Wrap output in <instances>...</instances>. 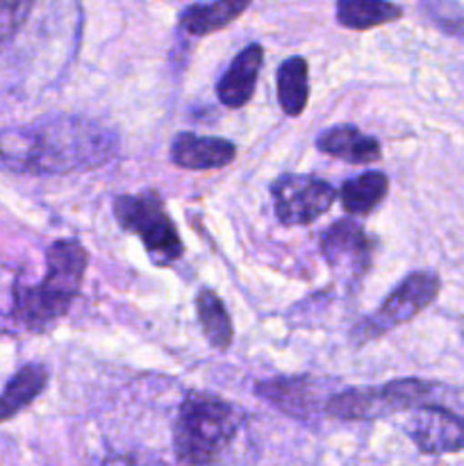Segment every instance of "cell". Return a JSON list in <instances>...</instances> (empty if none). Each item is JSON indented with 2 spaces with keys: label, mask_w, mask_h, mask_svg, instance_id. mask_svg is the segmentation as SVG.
Listing matches in <instances>:
<instances>
[{
  "label": "cell",
  "mask_w": 464,
  "mask_h": 466,
  "mask_svg": "<svg viewBox=\"0 0 464 466\" xmlns=\"http://www.w3.org/2000/svg\"><path fill=\"white\" fill-rule=\"evenodd\" d=\"M408 432L421 453L441 455L464 449V417L441 405H419L409 419Z\"/></svg>",
  "instance_id": "obj_9"
},
{
  "label": "cell",
  "mask_w": 464,
  "mask_h": 466,
  "mask_svg": "<svg viewBox=\"0 0 464 466\" xmlns=\"http://www.w3.org/2000/svg\"><path fill=\"white\" fill-rule=\"evenodd\" d=\"M241 417L227 400L209 391H189L173 428V449L187 466H214L232 444Z\"/></svg>",
  "instance_id": "obj_3"
},
{
  "label": "cell",
  "mask_w": 464,
  "mask_h": 466,
  "mask_svg": "<svg viewBox=\"0 0 464 466\" xmlns=\"http://www.w3.org/2000/svg\"><path fill=\"white\" fill-rule=\"evenodd\" d=\"M89 255L76 239H59L45 253V278L16 291V314L30 330H45L68 312L85 280Z\"/></svg>",
  "instance_id": "obj_2"
},
{
  "label": "cell",
  "mask_w": 464,
  "mask_h": 466,
  "mask_svg": "<svg viewBox=\"0 0 464 466\" xmlns=\"http://www.w3.org/2000/svg\"><path fill=\"white\" fill-rule=\"evenodd\" d=\"M253 0H217V3L191 5L182 12L180 27L189 35L205 36L223 30L248 9Z\"/></svg>",
  "instance_id": "obj_14"
},
{
  "label": "cell",
  "mask_w": 464,
  "mask_h": 466,
  "mask_svg": "<svg viewBox=\"0 0 464 466\" xmlns=\"http://www.w3.org/2000/svg\"><path fill=\"white\" fill-rule=\"evenodd\" d=\"M112 466H144V464L135 462V460H127V458H118V460H116V462H114Z\"/></svg>",
  "instance_id": "obj_22"
},
{
  "label": "cell",
  "mask_w": 464,
  "mask_h": 466,
  "mask_svg": "<svg viewBox=\"0 0 464 466\" xmlns=\"http://www.w3.org/2000/svg\"><path fill=\"white\" fill-rule=\"evenodd\" d=\"M435 385L419 378L387 382L382 387H362V390H346L335 394L326 403L328 417L341 421H364V419L387 417L400 410L426 405L432 396Z\"/></svg>",
  "instance_id": "obj_5"
},
{
  "label": "cell",
  "mask_w": 464,
  "mask_h": 466,
  "mask_svg": "<svg viewBox=\"0 0 464 466\" xmlns=\"http://www.w3.org/2000/svg\"><path fill=\"white\" fill-rule=\"evenodd\" d=\"M35 0H0V48L23 25Z\"/></svg>",
  "instance_id": "obj_20"
},
{
  "label": "cell",
  "mask_w": 464,
  "mask_h": 466,
  "mask_svg": "<svg viewBox=\"0 0 464 466\" xmlns=\"http://www.w3.org/2000/svg\"><path fill=\"white\" fill-rule=\"evenodd\" d=\"M114 217L123 230L139 237L153 264L168 267L182 258V239L157 191L148 189L136 196H116Z\"/></svg>",
  "instance_id": "obj_4"
},
{
  "label": "cell",
  "mask_w": 464,
  "mask_h": 466,
  "mask_svg": "<svg viewBox=\"0 0 464 466\" xmlns=\"http://www.w3.org/2000/svg\"><path fill=\"white\" fill-rule=\"evenodd\" d=\"M116 137L85 118H48L0 132V168L30 176H50L107 162Z\"/></svg>",
  "instance_id": "obj_1"
},
{
  "label": "cell",
  "mask_w": 464,
  "mask_h": 466,
  "mask_svg": "<svg viewBox=\"0 0 464 466\" xmlns=\"http://www.w3.org/2000/svg\"><path fill=\"white\" fill-rule=\"evenodd\" d=\"M273 203L282 226H309L335 203V189L314 176H282L273 182Z\"/></svg>",
  "instance_id": "obj_8"
},
{
  "label": "cell",
  "mask_w": 464,
  "mask_h": 466,
  "mask_svg": "<svg viewBox=\"0 0 464 466\" xmlns=\"http://www.w3.org/2000/svg\"><path fill=\"white\" fill-rule=\"evenodd\" d=\"M371 239L353 218L337 221L323 232L321 255L337 280L346 287L362 282L371 267Z\"/></svg>",
  "instance_id": "obj_7"
},
{
  "label": "cell",
  "mask_w": 464,
  "mask_h": 466,
  "mask_svg": "<svg viewBox=\"0 0 464 466\" xmlns=\"http://www.w3.org/2000/svg\"><path fill=\"white\" fill-rule=\"evenodd\" d=\"M317 146L321 153L337 159H344L348 164H371L378 162L382 155L380 141L362 135L353 126L328 127V130H323L318 135Z\"/></svg>",
  "instance_id": "obj_12"
},
{
  "label": "cell",
  "mask_w": 464,
  "mask_h": 466,
  "mask_svg": "<svg viewBox=\"0 0 464 466\" xmlns=\"http://www.w3.org/2000/svg\"><path fill=\"white\" fill-rule=\"evenodd\" d=\"M237 157V146L223 137H200L180 132L171 144V162L187 171H212Z\"/></svg>",
  "instance_id": "obj_10"
},
{
  "label": "cell",
  "mask_w": 464,
  "mask_h": 466,
  "mask_svg": "<svg viewBox=\"0 0 464 466\" xmlns=\"http://www.w3.org/2000/svg\"><path fill=\"white\" fill-rule=\"evenodd\" d=\"M426 7L430 12V16L435 18L437 25H441L449 32L462 30V12H459V7L455 3H450V0H430Z\"/></svg>",
  "instance_id": "obj_21"
},
{
  "label": "cell",
  "mask_w": 464,
  "mask_h": 466,
  "mask_svg": "<svg viewBox=\"0 0 464 466\" xmlns=\"http://www.w3.org/2000/svg\"><path fill=\"white\" fill-rule=\"evenodd\" d=\"M387 191H389V180H387L385 173H362V176L341 185V208L346 209V214H353V217H367L385 200Z\"/></svg>",
  "instance_id": "obj_16"
},
{
  "label": "cell",
  "mask_w": 464,
  "mask_h": 466,
  "mask_svg": "<svg viewBox=\"0 0 464 466\" xmlns=\"http://www.w3.org/2000/svg\"><path fill=\"white\" fill-rule=\"evenodd\" d=\"M45 382H48V371L41 364H27V367H23L7 382L3 394H0V423L12 419L23 408H27L44 391Z\"/></svg>",
  "instance_id": "obj_17"
},
{
  "label": "cell",
  "mask_w": 464,
  "mask_h": 466,
  "mask_svg": "<svg viewBox=\"0 0 464 466\" xmlns=\"http://www.w3.org/2000/svg\"><path fill=\"white\" fill-rule=\"evenodd\" d=\"M439 278L432 271L409 273L382 303V308L368 319H364L353 330V337L359 341H368L373 337L385 335L387 330L396 326H403L409 319L432 305V300L439 296Z\"/></svg>",
  "instance_id": "obj_6"
},
{
  "label": "cell",
  "mask_w": 464,
  "mask_h": 466,
  "mask_svg": "<svg viewBox=\"0 0 464 466\" xmlns=\"http://www.w3.org/2000/svg\"><path fill=\"white\" fill-rule=\"evenodd\" d=\"M264 50L259 44H250L232 59L227 71L218 80L217 94L226 107L239 109L253 98L255 85H257L259 68H262Z\"/></svg>",
  "instance_id": "obj_11"
},
{
  "label": "cell",
  "mask_w": 464,
  "mask_h": 466,
  "mask_svg": "<svg viewBox=\"0 0 464 466\" xmlns=\"http://www.w3.org/2000/svg\"><path fill=\"white\" fill-rule=\"evenodd\" d=\"M400 16L403 9L389 0H337V23L346 30H371Z\"/></svg>",
  "instance_id": "obj_15"
},
{
  "label": "cell",
  "mask_w": 464,
  "mask_h": 466,
  "mask_svg": "<svg viewBox=\"0 0 464 466\" xmlns=\"http://www.w3.org/2000/svg\"><path fill=\"white\" fill-rule=\"evenodd\" d=\"M257 396L276 405L280 412L296 419H308L312 412V380L305 376L276 378L255 387Z\"/></svg>",
  "instance_id": "obj_13"
},
{
  "label": "cell",
  "mask_w": 464,
  "mask_h": 466,
  "mask_svg": "<svg viewBox=\"0 0 464 466\" xmlns=\"http://www.w3.org/2000/svg\"><path fill=\"white\" fill-rule=\"evenodd\" d=\"M196 312H198V321L209 344L218 350H226L232 344L235 330H232L230 314H227L226 305L218 299L217 291L200 289L196 296Z\"/></svg>",
  "instance_id": "obj_19"
},
{
  "label": "cell",
  "mask_w": 464,
  "mask_h": 466,
  "mask_svg": "<svg viewBox=\"0 0 464 466\" xmlns=\"http://www.w3.org/2000/svg\"><path fill=\"white\" fill-rule=\"evenodd\" d=\"M277 98L287 116H300L309 100L308 62L303 57H289L277 68Z\"/></svg>",
  "instance_id": "obj_18"
}]
</instances>
